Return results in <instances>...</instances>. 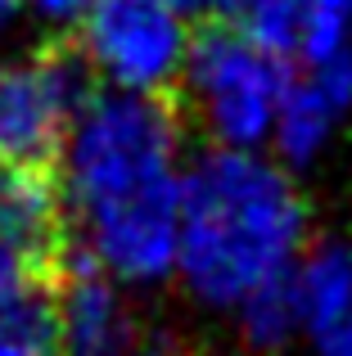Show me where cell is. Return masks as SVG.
I'll use <instances>...</instances> for the list:
<instances>
[{"label": "cell", "mask_w": 352, "mask_h": 356, "mask_svg": "<svg viewBox=\"0 0 352 356\" xmlns=\"http://www.w3.org/2000/svg\"><path fill=\"white\" fill-rule=\"evenodd\" d=\"M63 158V212L77 252L136 289L163 284L181 261V122L163 95L95 90Z\"/></svg>", "instance_id": "6da1fadb"}, {"label": "cell", "mask_w": 352, "mask_h": 356, "mask_svg": "<svg viewBox=\"0 0 352 356\" xmlns=\"http://www.w3.org/2000/svg\"><path fill=\"white\" fill-rule=\"evenodd\" d=\"M307 248V203L289 167L262 149H217L185 167L176 280L199 307L235 312L289 275Z\"/></svg>", "instance_id": "7a4b0ae2"}, {"label": "cell", "mask_w": 352, "mask_h": 356, "mask_svg": "<svg viewBox=\"0 0 352 356\" xmlns=\"http://www.w3.org/2000/svg\"><path fill=\"white\" fill-rule=\"evenodd\" d=\"M289 81V54L262 45L239 23H217L194 32L190 59L181 72L185 104L217 149L271 145Z\"/></svg>", "instance_id": "3957f363"}, {"label": "cell", "mask_w": 352, "mask_h": 356, "mask_svg": "<svg viewBox=\"0 0 352 356\" xmlns=\"http://www.w3.org/2000/svg\"><path fill=\"white\" fill-rule=\"evenodd\" d=\"M81 32V59L90 77L109 90L163 95L181 86L194 32L185 27V9L168 0H90Z\"/></svg>", "instance_id": "277c9868"}, {"label": "cell", "mask_w": 352, "mask_h": 356, "mask_svg": "<svg viewBox=\"0 0 352 356\" xmlns=\"http://www.w3.org/2000/svg\"><path fill=\"white\" fill-rule=\"evenodd\" d=\"M95 95L77 50L41 45L0 63V163L41 167L59 158L81 104Z\"/></svg>", "instance_id": "5b68a950"}, {"label": "cell", "mask_w": 352, "mask_h": 356, "mask_svg": "<svg viewBox=\"0 0 352 356\" xmlns=\"http://www.w3.org/2000/svg\"><path fill=\"white\" fill-rule=\"evenodd\" d=\"M54 334L59 356H141L145 348L141 316L127 302L122 280L95 266L86 252H72V261H63Z\"/></svg>", "instance_id": "8992f818"}, {"label": "cell", "mask_w": 352, "mask_h": 356, "mask_svg": "<svg viewBox=\"0 0 352 356\" xmlns=\"http://www.w3.org/2000/svg\"><path fill=\"white\" fill-rule=\"evenodd\" d=\"M352 108V50L335 54V59L307 63L303 77L289 81L285 90L280 118L271 131V149L285 167H312L330 149L335 131L344 127Z\"/></svg>", "instance_id": "52a82bcc"}, {"label": "cell", "mask_w": 352, "mask_h": 356, "mask_svg": "<svg viewBox=\"0 0 352 356\" xmlns=\"http://www.w3.org/2000/svg\"><path fill=\"white\" fill-rule=\"evenodd\" d=\"M289 289L307 334H321L330 325L352 316V239L326 235L298 252L289 270Z\"/></svg>", "instance_id": "ba28073f"}, {"label": "cell", "mask_w": 352, "mask_h": 356, "mask_svg": "<svg viewBox=\"0 0 352 356\" xmlns=\"http://www.w3.org/2000/svg\"><path fill=\"white\" fill-rule=\"evenodd\" d=\"M63 226V194L50 185L41 167L0 163V239L27 248L32 257L50 261Z\"/></svg>", "instance_id": "9c48e42d"}, {"label": "cell", "mask_w": 352, "mask_h": 356, "mask_svg": "<svg viewBox=\"0 0 352 356\" xmlns=\"http://www.w3.org/2000/svg\"><path fill=\"white\" fill-rule=\"evenodd\" d=\"M230 316H235V325H239V339H244L253 352H280L289 339H298V334L307 330L303 316H298V302H294L289 275L253 289Z\"/></svg>", "instance_id": "30bf717a"}, {"label": "cell", "mask_w": 352, "mask_h": 356, "mask_svg": "<svg viewBox=\"0 0 352 356\" xmlns=\"http://www.w3.org/2000/svg\"><path fill=\"white\" fill-rule=\"evenodd\" d=\"M208 5L280 54H294L303 14H307V0H208Z\"/></svg>", "instance_id": "8fae6325"}, {"label": "cell", "mask_w": 352, "mask_h": 356, "mask_svg": "<svg viewBox=\"0 0 352 356\" xmlns=\"http://www.w3.org/2000/svg\"><path fill=\"white\" fill-rule=\"evenodd\" d=\"M0 356H59L54 302H45L41 293H27L0 307Z\"/></svg>", "instance_id": "7c38bea8"}, {"label": "cell", "mask_w": 352, "mask_h": 356, "mask_svg": "<svg viewBox=\"0 0 352 356\" xmlns=\"http://www.w3.org/2000/svg\"><path fill=\"white\" fill-rule=\"evenodd\" d=\"M344 50H352V0H307L294 54L303 63H321Z\"/></svg>", "instance_id": "4fadbf2b"}, {"label": "cell", "mask_w": 352, "mask_h": 356, "mask_svg": "<svg viewBox=\"0 0 352 356\" xmlns=\"http://www.w3.org/2000/svg\"><path fill=\"white\" fill-rule=\"evenodd\" d=\"M41 266H45L41 257H32L27 248L0 239V307L36 293V275H41Z\"/></svg>", "instance_id": "5bb4252c"}, {"label": "cell", "mask_w": 352, "mask_h": 356, "mask_svg": "<svg viewBox=\"0 0 352 356\" xmlns=\"http://www.w3.org/2000/svg\"><path fill=\"white\" fill-rule=\"evenodd\" d=\"M9 5L41 27H77L86 18L90 0H9Z\"/></svg>", "instance_id": "9a60e30c"}, {"label": "cell", "mask_w": 352, "mask_h": 356, "mask_svg": "<svg viewBox=\"0 0 352 356\" xmlns=\"http://www.w3.org/2000/svg\"><path fill=\"white\" fill-rule=\"evenodd\" d=\"M312 339H317L312 356H352V316L330 325V330H321V334H312Z\"/></svg>", "instance_id": "2e32d148"}, {"label": "cell", "mask_w": 352, "mask_h": 356, "mask_svg": "<svg viewBox=\"0 0 352 356\" xmlns=\"http://www.w3.org/2000/svg\"><path fill=\"white\" fill-rule=\"evenodd\" d=\"M14 14H18V9L9 5V0H0V27H5V23H9V18H14Z\"/></svg>", "instance_id": "e0dca14e"}, {"label": "cell", "mask_w": 352, "mask_h": 356, "mask_svg": "<svg viewBox=\"0 0 352 356\" xmlns=\"http://www.w3.org/2000/svg\"><path fill=\"white\" fill-rule=\"evenodd\" d=\"M168 5H176V9H194V5H203V0H168Z\"/></svg>", "instance_id": "ac0fdd59"}]
</instances>
